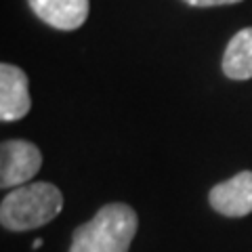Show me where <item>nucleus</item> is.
<instances>
[{"label": "nucleus", "mask_w": 252, "mask_h": 252, "mask_svg": "<svg viewBox=\"0 0 252 252\" xmlns=\"http://www.w3.org/2000/svg\"><path fill=\"white\" fill-rule=\"evenodd\" d=\"M137 225V212L128 204H107L91 220L76 227L69 252H128Z\"/></svg>", "instance_id": "f257e3e1"}, {"label": "nucleus", "mask_w": 252, "mask_h": 252, "mask_svg": "<svg viewBox=\"0 0 252 252\" xmlns=\"http://www.w3.org/2000/svg\"><path fill=\"white\" fill-rule=\"evenodd\" d=\"M63 208V195L53 183L15 187L0 204V223L9 231H30L51 223Z\"/></svg>", "instance_id": "f03ea898"}, {"label": "nucleus", "mask_w": 252, "mask_h": 252, "mask_svg": "<svg viewBox=\"0 0 252 252\" xmlns=\"http://www.w3.org/2000/svg\"><path fill=\"white\" fill-rule=\"evenodd\" d=\"M42 166V154L34 143L11 139L0 145V187H21Z\"/></svg>", "instance_id": "7ed1b4c3"}, {"label": "nucleus", "mask_w": 252, "mask_h": 252, "mask_svg": "<svg viewBox=\"0 0 252 252\" xmlns=\"http://www.w3.org/2000/svg\"><path fill=\"white\" fill-rule=\"evenodd\" d=\"M210 206L223 217H246L252 212V170H242L210 189Z\"/></svg>", "instance_id": "20e7f679"}, {"label": "nucleus", "mask_w": 252, "mask_h": 252, "mask_svg": "<svg viewBox=\"0 0 252 252\" xmlns=\"http://www.w3.org/2000/svg\"><path fill=\"white\" fill-rule=\"evenodd\" d=\"M32 107L28 76L21 67L2 63L0 65V120L15 122L28 116Z\"/></svg>", "instance_id": "39448f33"}, {"label": "nucleus", "mask_w": 252, "mask_h": 252, "mask_svg": "<svg viewBox=\"0 0 252 252\" xmlns=\"http://www.w3.org/2000/svg\"><path fill=\"white\" fill-rule=\"evenodd\" d=\"M28 4L38 19L61 32L78 30L91 11V0H28Z\"/></svg>", "instance_id": "423d86ee"}, {"label": "nucleus", "mask_w": 252, "mask_h": 252, "mask_svg": "<svg viewBox=\"0 0 252 252\" xmlns=\"http://www.w3.org/2000/svg\"><path fill=\"white\" fill-rule=\"evenodd\" d=\"M223 72L231 80L252 78V28H244L235 34L223 55Z\"/></svg>", "instance_id": "0eeeda50"}, {"label": "nucleus", "mask_w": 252, "mask_h": 252, "mask_svg": "<svg viewBox=\"0 0 252 252\" xmlns=\"http://www.w3.org/2000/svg\"><path fill=\"white\" fill-rule=\"evenodd\" d=\"M183 2L191 6H223V4H235L242 0H183Z\"/></svg>", "instance_id": "6e6552de"}, {"label": "nucleus", "mask_w": 252, "mask_h": 252, "mask_svg": "<svg viewBox=\"0 0 252 252\" xmlns=\"http://www.w3.org/2000/svg\"><path fill=\"white\" fill-rule=\"evenodd\" d=\"M40 246H42V240H34V244H32V248H34V250L40 248Z\"/></svg>", "instance_id": "1a4fd4ad"}]
</instances>
